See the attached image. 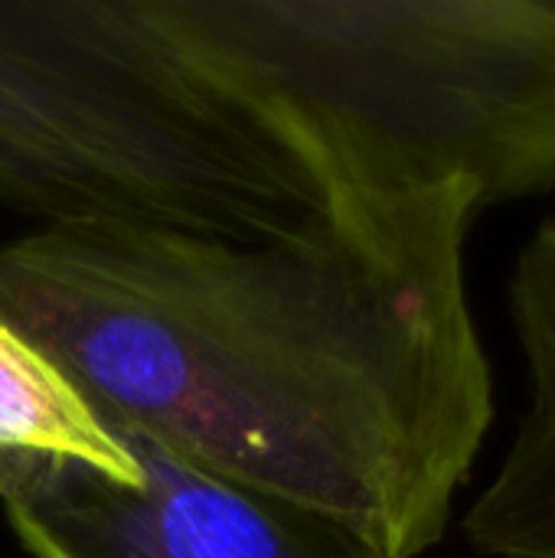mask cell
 Returning a JSON list of instances; mask_svg holds the SVG:
<instances>
[{"instance_id":"cell-6","label":"cell","mask_w":555,"mask_h":558,"mask_svg":"<svg viewBox=\"0 0 555 558\" xmlns=\"http://www.w3.org/2000/svg\"><path fill=\"white\" fill-rule=\"evenodd\" d=\"M3 454L75 461L121 487L141 481L134 454L82 389L0 314V458Z\"/></svg>"},{"instance_id":"cell-1","label":"cell","mask_w":555,"mask_h":558,"mask_svg":"<svg viewBox=\"0 0 555 558\" xmlns=\"http://www.w3.org/2000/svg\"><path fill=\"white\" fill-rule=\"evenodd\" d=\"M471 186L340 177L268 239L46 222L0 248V314L105 422L419 558L494 422Z\"/></svg>"},{"instance_id":"cell-5","label":"cell","mask_w":555,"mask_h":558,"mask_svg":"<svg viewBox=\"0 0 555 558\" xmlns=\"http://www.w3.org/2000/svg\"><path fill=\"white\" fill-rule=\"evenodd\" d=\"M510 324L527 363L530 405L461 530L491 558H555V216L527 239L510 275Z\"/></svg>"},{"instance_id":"cell-4","label":"cell","mask_w":555,"mask_h":558,"mask_svg":"<svg viewBox=\"0 0 555 558\" xmlns=\"http://www.w3.org/2000/svg\"><path fill=\"white\" fill-rule=\"evenodd\" d=\"M108 428L137 461L134 487L75 461L0 458V507L33 558H396L347 520Z\"/></svg>"},{"instance_id":"cell-2","label":"cell","mask_w":555,"mask_h":558,"mask_svg":"<svg viewBox=\"0 0 555 558\" xmlns=\"http://www.w3.org/2000/svg\"><path fill=\"white\" fill-rule=\"evenodd\" d=\"M350 177L193 0L0 3V199L52 222L268 239Z\"/></svg>"},{"instance_id":"cell-3","label":"cell","mask_w":555,"mask_h":558,"mask_svg":"<svg viewBox=\"0 0 555 558\" xmlns=\"http://www.w3.org/2000/svg\"><path fill=\"white\" fill-rule=\"evenodd\" d=\"M334 157L484 206L555 190V0H196Z\"/></svg>"}]
</instances>
